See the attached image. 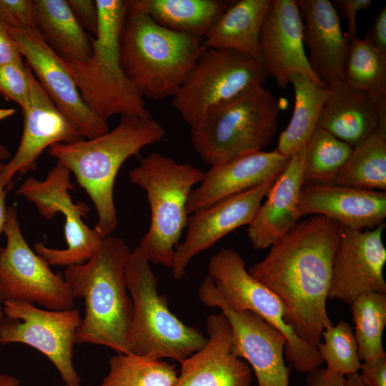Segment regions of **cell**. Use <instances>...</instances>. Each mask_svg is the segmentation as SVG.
<instances>
[{
    "mask_svg": "<svg viewBox=\"0 0 386 386\" xmlns=\"http://www.w3.org/2000/svg\"><path fill=\"white\" fill-rule=\"evenodd\" d=\"M342 225L315 215L274 242L249 273L274 292L286 310V322L317 348L325 326L332 268Z\"/></svg>",
    "mask_w": 386,
    "mask_h": 386,
    "instance_id": "1",
    "label": "cell"
},
{
    "mask_svg": "<svg viewBox=\"0 0 386 386\" xmlns=\"http://www.w3.org/2000/svg\"><path fill=\"white\" fill-rule=\"evenodd\" d=\"M132 250L119 237H104L87 262L66 267L64 277L74 298L84 302L85 313L76 344L102 345L117 353H129L133 305L125 276Z\"/></svg>",
    "mask_w": 386,
    "mask_h": 386,
    "instance_id": "2",
    "label": "cell"
},
{
    "mask_svg": "<svg viewBox=\"0 0 386 386\" xmlns=\"http://www.w3.org/2000/svg\"><path fill=\"white\" fill-rule=\"evenodd\" d=\"M164 135V128L152 117H121L117 126L102 135L49 148L48 154L73 173L89 196L98 215L94 227L102 237L109 236L118 224L114 186L121 166Z\"/></svg>",
    "mask_w": 386,
    "mask_h": 386,
    "instance_id": "3",
    "label": "cell"
},
{
    "mask_svg": "<svg viewBox=\"0 0 386 386\" xmlns=\"http://www.w3.org/2000/svg\"><path fill=\"white\" fill-rule=\"evenodd\" d=\"M202 42V37L164 28L146 14L127 15L119 42L121 64L144 96L172 97L206 49Z\"/></svg>",
    "mask_w": 386,
    "mask_h": 386,
    "instance_id": "4",
    "label": "cell"
},
{
    "mask_svg": "<svg viewBox=\"0 0 386 386\" xmlns=\"http://www.w3.org/2000/svg\"><path fill=\"white\" fill-rule=\"evenodd\" d=\"M99 14L92 54L83 61H64L84 104L107 121L114 115L152 117L144 96L124 73L119 36L126 19L122 0H95Z\"/></svg>",
    "mask_w": 386,
    "mask_h": 386,
    "instance_id": "5",
    "label": "cell"
},
{
    "mask_svg": "<svg viewBox=\"0 0 386 386\" xmlns=\"http://www.w3.org/2000/svg\"><path fill=\"white\" fill-rule=\"evenodd\" d=\"M204 175L202 169L159 152L142 157L129 172L131 182L145 192L150 207L149 228L138 246L150 263L172 267L187 225L189 194Z\"/></svg>",
    "mask_w": 386,
    "mask_h": 386,
    "instance_id": "6",
    "label": "cell"
},
{
    "mask_svg": "<svg viewBox=\"0 0 386 386\" xmlns=\"http://www.w3.org/2000/svg\"><path fill=\"white\" fill-rule=\"evenodd\" d=\"M280 109L269 89L253 88L209 109L190 127L192 147L210 167L262 151L276 133Z\"/></svg>",
    "mask_w": 386,
    "mask_h": 386,
    "instance_id": "7",
    "label": "cell"
},
{
    "mask_svg": "<svg viewBox=\"0 0 386 386\" xmlns=\"http://www.w3.org/2000/svg\"><path fill=\"white\" fill-rule=\"evenodd\" d=\"M150 264L139 247L131 252L126 264L127 285L133 305L129 353L181 362L203 347L207 337L171 312L165 296L159 292Z\"/></svg>",
    "mask_w": 386,
    "mask_h": 386,
    "instance_id": "8",
    "label": "cell"
},
{
    "mask_svg": "<svg viewBox=\"0 0 386 386\" xmlns=\"http://www.w3.org/2000/svg\"><path fill=\"white\" fill-rule=\"evenodd\" d=\"M207 271L231 308L258 315L284 336V357L296 371L307 373L322 365L324 361L317 349L298 337L287 323L282 301L249 273L237 251L224 248L212 254Z\"/></svg>",
    "mask_w": 386,
    "mask_h": 386,
    "instance_id": "9",
    "label": "cell"
},
{
    "mask_svg": "<svg viewBox=\"0 0 386 386\" xmlns=\"http://www.w3.org/2000/svg\"><path fill=\"white\" fill-rule=\"evenodd\" d=\"M268 76L256 59L206 48L172 97V106L192 127L209 109L263 86Z\"/></svg>",
    "mask_w": 386,
    "mask_h": 386,
    "instance_id": "10",
    "label": "cell"
},
{
    "mask_svg": "<svg viewBox=\"0 0 386 386\" xmlns=\"http://www.w3.org/2000/svg\"><path fill=\"white\" fill-rule=\"evenodd\" d=\"M70 171L60 162L41 181L27 178L16 194L32 202L39 212L46 219H51L58 213L65 217V249L51 248L36 242L34 249L49 266L81 264L87 262L100 248L104 237L97 230L89 228L83 221L90 208L84 202L74 203L69 190L74 189Z\"/></svg>",
    "mask_w": 386,
    "mask_h": 386,
    "instance_id": "11",
    "label": "cell"
},
{
    "mask_svg": "<svg viewBox=\"0 0 386 386\" xmlns=\"http://www.w3.org/2000/svg\"><path fill=\"white\" fill-rule=\"evenodd\" d=\"M0 345L20 343L44 355L57 370L65 386H81L74 363V348L81 317L75 307L64 310L39 308L21 301L2 302Z\"/></svg>",
    "mask_w": 386,
    "mask_h": 386,
    "instance_id": "12",
    "label": "cell"
},
{
    "mask_svg": "<svg viewBox=\"0 0 386 386\" xmlns=\"http://www.w3.org/2000/svg\"><path fill=\"white\" fill-rule=\"evenodd\" d=\"M3 232L6 244L0 247V303L21 301L53 310L74 307V298L64 274L54 273L29 247L13 207L6 209Z\"/></svg>",
    "mask_w": 386,
    "mask_h": 386,
    "instance_id": "13",
    "label": "cell"
},
{
    "mask_svg": "<svg viewBox=\"0 0 386 386\" xmlns=\"http://www.w3.org/2000/svg\"><path fill=\"white\" fill-rule=\"evenodd\" d=\"M198 298L207 307H218L226 317L232 352L251 366L258 386H289L290 368L284 355L287 341L278 330L252 312L231 308L208 275L199 287Z\"/></svg>",
    "mask_w": 386,
    "mask_h": 386,
    "instance_id": "14",
    "label": "cell"
},
{
    "mask_svg": "<svg viewBox=\"0 0 386 386\" xmlns=\"http://www.w3.org/2000/svg\"><path fill=\"white\" fill-rule=\"evenodd\" d=\"M385 223L375 228L352 229L342 226L334 255L328 298L350 305L359 296L386 293L383 275Z\"/></svg>",
    "mask_w": 386,
    "mask_h": 386,
    "instance_id": "15",
    "label": "cell"
},
{
    "mask_svg": "<svg viewBox=\"0 0 386 386\" xmlns=\"http://www.w3.org/2000/svg\"><path fill=\"white\" fill-rule=\"evenodd\" d=\"M22 56L39 84L56 107L92 139L109 131L107 121L94 113L83 102L64 59L35 29H9Z\"/></svg>",
    "mask_w": 386,
    "mask_h": 386,
    "instance_id": "16",
    "label": "cell"
},
{
    "mask_svg": "<svg viewBox=\"0 0 386 386\" xmlns=\"http://www.w3.org/2000/svg\"><path fill=\"white\" fill-rule=\"evenodd\" d=\"M275 179L189 214L187 234L174 250L172 274L182 279L190 261L233 230L248 225Z\"/></svg>",
    "mask_w": 386,
    "mask_h": 386,
    "instance_id": "17",
    "label": "cell"
},
{
    "mask_svg": "<svg viewBox=\"0 0 386 386\" xmlns=\"http://www.w3.org/2000/svg\"><path fill=\"white\" fill-rule=\"evenodd\" d=\"M30 91L22 109L24 130L14 156L4 164L2 180L7 187L16 174L36 169V161L51 146L85 139L81 130L53 103L30 69Z\"/></svg>",
    "mask_w": 386,
    "mask_h": 386,
    "instance_id": "18",
    "label": "cell"
},
{
    "mask_svg": "<svg viewBox=\"0 0 386 386\" xmlns=\"http://www.w3.org/2000/svg\"><path fill=\"white\" fill-rule=\"evenodd\" d=\"M259 50L262 64L279 87L287 89L290 76L296 73L323 85L312 70L305 50L297 1H272L260 31Z\"/></svg>",
    "mask_w": 386,
    "mask_h": 386,
    "instance_id": "19",
    "label": "cell"
},
{
    "mask_svg": "<svg viewBox=\"0 0 386 386\" xmlns=\"http://www.w3.org/2000/svg\"><path fill=\"white\" fill-rule=\"evenodd\" d=\"M207 342L182 360L173 386H252V370L232 350V330L221 312L207 319Z\"/></svg>",
    "mask_w": 386,
    "mask_h": 386,
    "instance_id": "20",
    "label": "cell"
},
{
    "mask_svg": "<svg viewBox=\"0 0 386 386\" xmlns=\"http://www.w3.org/2000/svg\"><path fill=\"white\" fill-rule=\"evenodd\" d=\"M290 158L276 150L259 151L211 166L199 187L189 194L188 215L276 179Z\"/></svg>",
    "mask_w": 386,
    "mask_h": 386,
    "instance_id": "21",
    "label": "cell"
},
{
    "mask_svg": "<svg viewBox=\"0 0 386 386\" xmlns=\"http://www.w3.org/2000/svg\"><path fill=\"white\" fill-rule=\"evenodd\" d=\"M303 23L304 45L310 66L322 82L332 89L345 82V65L350 41L338 14L327 0H298Z\"/></svg>",
    "mask_w": 386,
    "mask_h": 386,
    "instance_id": "22",
    "label": "cell"
},
{
    "mask_svg": "<svg viewBox=\"0 0 386 386\" xmlns=\"http://www.w3.org/2000/svg\"><path fill=\"white\" fill-rule=\"evenodd\" d=\"M298 209L300 218L321 215L349 229H369L384 222L386 192L332 184H304Z\"/></svg>",
    "mask_w": 386,
    "mask_h": 386,
    "instance_id": "23",
    "label": "cell"
},
{
    "mask_svg": "<svg viewBox=\"0 0 386 386\" xmlns=\"http://www.w3.org/2000/svg\"><path fill=\"white\" fill-rule=\"evenodd\" d=\"M305 158V147L291 157L270 187L266 200L247 225V236L254 249L271 247L297 224Z\"/></svg>",
    "mask_w": 386,
    "mask_h": 386,
    "instance_id": "24",
    "label": "cell"
},
{
    "mask_svg": "<svg viewBox=\"0 0 386 386\" xmlns=\"http://www.w3.org/2000/svg\"><path fill=\"white\" fill-rule=\"evenodd\" d=\"M317 127L354 147L386 130V95L374 96L343 82L330 89Z\"/></svg>",
    "mask_w": 386,
    "mask_h": 386,
    "instance_id": "25",
    "label": "cell"
},
{
    "mask_svg": "<svg viewBox=\"0 0 386 386\" xmlns=\"http://www.w3.org/2000/svg\"><path fill=\"white\" fill-rule=\"evenodd\" d=\"M272 1H234L204 35V46L236 51L261 61L259 34Z\"/></svg>",
    "mask_w": 386,
    "mask_h": 386,
    "instance_id": "26",
    "label": "cell"
},
{
    "mask_svg": "<svg viewBox=\"0 0 386 386\" xmlns=\"http://www.w3.org/2000/svg\"><path fill=\"white\" fill-rule=\"evenodd\" d=\"M234 1L125 0L126 14H142L168 29L203 37Z\"/></svg>",
    "mask_w": 386,
    "mask_h": 386,
    "instance_id": "27",
    "label": "cell"
},
{
    "mask_svg": "<svg viewBox=\"0 0 386 386\" xmlns=\"http://www.w3.org/2000/svg\"><path fill=\"white\" fill-rule=\"evenodd\" d=\"M36 30L66 61H83L92 54V39L76 19L67 0H34Z\"/></svg>",
    "mask_w": 386,
    "mask_h": 386,
    "instance_id": "28",
    "label": "cell"
},
{
    "mask_svg": "<svg viewBox=\"0 0 386 386\" xmlns=\"http://www.w3.org/2000/svg\"><path fill=\"white\" fill-rule=\"evenodd\" d=\"M295 91V107L287 128L282 132L276 151L291 157L305 147L317 123L330 89L318 84L310 77L293 74L290 76Z\"/></svg>",
    "mask_w": 386,
    "mask_h": 386,
    "instance_id": "29",
    "label": "cell"
},
{
    "mask_svg": "<svg viewBox=\"0 0 386 386\" xmlns=\"http://www.w3.org/2000/svg\"><path fill=\"white\" fill-rule=\"evenodd\" d=\"M332 184L385 192L386 130L375 132L353 147Z\"/></svg>",
    "mask_w": 386,
    "mask_h": 386,
    "instance_id": "30",
    "label": "cell"
},
{
    "mask_svg": "<svg viewBox=\"0 0 386 386\" xmlns=\"http://www.w3.org/2000/svg\"><path fill=\"white\" fill-rule=\"evenodd\" d=\"M178 372L162 359L117 353L109 359L108 373L100 386H173Z\"/></svg>",
    "mask_w": 386,
    "mask_h": 386,
    "instance_id": "31",
    "label": "cell"
},
{
    "mask_svg": "<svg viewBox=\"0 0 386 386\" xmlns=\"http://www.w3.org/2000/svg\"><path fill=\"white\" fill-rule=\"evenodd\" d=\"M350 307L360 360L372 362L386 357L382 344L386 326V293L363 294Z\"/></svg>",
    "mask_w": 386,
    "mask_h": 386,
    "instance_id": "32",
    "label": "cell"
},
{
    "mask_svg": "<svg viewBox=\"0 0 386 386\" xmlns=\"http://www.w3.org/2000/svg\"><path fill=\"white\" fill-rule=\"evenodd\" d=\"M353 147L317 127L305 146L304 184H332Z\"/></svg>",
    "mask_w": 386,
    "mask_h": 386,
    "instance_id": "33",
    "label": "cell"
},
{
    "mask_svg": "<svg viewBox=\"0 0 386 386\" xmlns=\"http://www.w3.org/2000/svg\"><path fill=\"white\" fill-rule=\"evenodd\" d=\"M345 82L374 96L386 95V54L362 39L350 42Z\"/></svg>",
    "mask_w": 386,
    "mask_h": 386,
    "instance_id": "34",
    "label": "cell"
},
{
    "mask_svg": "<svg viewBox=\"0 0 386 386\" xmlns=\"http://www.w3.org/2000/svg\"><path fill=\"white\" fill-rule=\"evenodd\" d=\"M322 337L324 342H320L316 349L326 362L327 369L344 376L359 372L362 363L357 343L347 322L340 320L335 325L327 324Z\"/></svg>",
    "mask_w": 386,
    "mask_h": 386,
    "instance_id": "35",
    "label": "cell"
},
{
    "mask_svg": "<svg viewBox=\"0 0 386 386\" xmlns=\"http://www.w3.org/2000/svg\"><path fill=\"white\" fill-rule=\"evenodd\" d=\"M30 68L23 61L0 65V95L23 109L30 91Z\"/></svg>",
    "mask_w": 386,
    "mask_h": 386,
    "instance_id": "36",
    "label": "cell"
},
{
    "mask_svg": "<svg viewBox=\"0 0 386 386\" xmlns=\"http://www.w3.org/2000/svg\"><path fill=\"white\" fill-rule=\"evenodd\" d=\"M0 22L9 29H35L34 0H0Z\"/></svg>",
    "mask_w": 386,
    "mask_h": 386,
    "instance_id": "37",
    "label": "cell"
},
{
    "mask_svg": "<svg viewBox=\"0 0 386 386\" xmlns=\"http://www.w3.org/2000/svg\"><path fill=\"white\" fill-rule=\"evenodd\" d=\"M331 3L338 15L347 19L346 37L349 41L360 39L357 29V13L370 8L372 1L371 0H333Z\"/></svg>",
    "mask_w": 386,
    "mask_h": 386,
    "instance_id": "38",
    "label": "cell"
},
{
    "mask_svg": "<svg viewBox=\"0 0 386 386\" xmlns=\"http://www.w3.org/2000/svg\"><path fill=\"white\" fill-rule=\"evenodd\" d=\"M76 19L84 29L94 37L97 34L99 14L94 0H67Z\"/></svg>",
    "mask_w": 386,
    "mask_h": 386,
    "instance_id": "39",
    "label": "cell"
},
{
    "mask_svg": "<svg viewBox=\"0 0 386 386\" xmlns=\"http://www.w3.org/2000/svg\"><path fill=\"white\" fill-rule=\"evenodd\" d=\"M359 374L365 386H386V357L363 362Z\"/></svg>",
    "mask_w": 386,
    "mask_h": 386,
    "instance_id": "40",
    "label": "cell"
},
{
    "mask_svg": "<svg viewBox=\"0 0 386 386\" xmlns=\"http://www.w3.org/2000/svg\"><path fill=\"white\" fill-rule=\"evenodd\" d=\"M364 41L386 54V6L377 15L373 24L365 34Z\"/></svg>",
    "mask_w": 386,
    "mask_h": 386,
    "instance_id": "41",
    "label": "cell"
},
{
    "mask_svg": "<svg viewBox=\"0 0 386 386\" xmlns=\"http://www.w3.org/2000/svg\"><path fill=\"white\" fill-rule=\"evenodd\" d=\"M22 57L9 28L0 22V65L23 61Z\"/></svg>",
    "mask_w": 386,
    "mask_h": 386,
    "instance_id": "42",
    "label": "cell"
},
{
    "mask_svg": "<svg viewBox=\"0 0 386 386\" xmlns=\"http://www.w3.org/2000/svg\"><path fill=\"white\" fill-rule=\"evenodd\" d=\"M346 376L318 367L307 372V386H345Z\"/></svg>",
    "mask_w": 386,
    "mask_h": 386,
    "instance_id": "43",
    "label": "cell"
},
{
    "mask_svg": "<svg viewBox=\"0 0 386 386\" xmlns=\"http://www.w3.org/2000/svg\"><path fill=\"white\" fill-rule=\"evenodd\" d=\"M4 164H3L1 161H0V233L4 231L7 209L6 208L5 202L6 187L4 185L2 180V171Z\"/></svg>",
    "mask_w": 386,
    "mask_h": 386,
    "instance_id": "44",
    "label": "cell"
},
{
    "mask_svg": "<svg viewBox=\"0 0 386 386\" xmlns=\"http://www.w3.org/2000/svg\"><path fill=\"white\" fill-rule=\"evenodd\" d=\"M0 386H20V382L12 375L0 374Z\"/></svg>",
    "mask_w": 386,
    "mask_h": 386,
    "instance_id": "45",
    "label": "cell"
},
{
    "mask_svg": "<svg viewBox=\"0 0 386 386\" xmlns=\"http://www.w3.org/2000/svg\"><path fill=\"white\" fill-rule=\"evenodd\" d=\"M345 386H365L359 372L346 376Z\"/></svg>",
    "mask_w": 386,
    "mask_h": 386,
    "instance_id": "46",
    "label": "cell"
},
{
    "mask_svg": "<svg viewBox=\"0 0 386 386\" xmlns=\"http://www.w3.org/2000/svg\"><path fill=\"white\" fill-rule=\"evenodd\" d=\"M11 154L8 149L0 144V161L7 159L10 157Z\"/></svg>",
    "mask_w": 386,
    "mask_h": 386,
    "instance_id": "47",
    "label": "cell"
},
{
    "mask_svg": "<svg viewBox=\"0 0 386 386\" xmlns=\"http://www.w3.org/2000/svg\"><path fill=\"white\" fill-rule=\"evenodd\" d=\"M3 317H4L3 309H2V306L0 304V323L1 320H3Z\"/></svg>",
    "mask_w": 386,
    "mask_h": 386,
    "instance_id": "48",
    "label": "cell"
}]
</instances>
